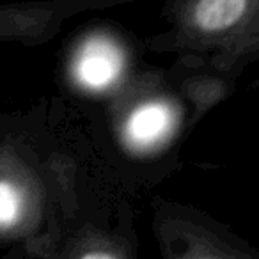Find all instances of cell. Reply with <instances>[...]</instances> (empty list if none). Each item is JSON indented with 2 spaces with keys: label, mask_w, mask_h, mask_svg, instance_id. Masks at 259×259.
Segmentation results:
<instances>
[{
  "label": "cell",
  "mask_w": 259,
  "mask_h": 259,
  "mask_svg": "<svg viewBox=\"0 0 259 259\" xmlns=\"http://www.w3.org/2000/svg\"><path fill=\"white\" fill-rule=\"evenodd\" d=\"M163 16L169 30L156 50L236 61L259 45V0H169Z\"/></svg>",
  "instance_id": "cell-1"
},
{
  "label": "cell",
  "mask_w": 259,
  "mask_h": 259,
  "mask_svg": "<svg viewBox=\"0 0 259 259\" xmlns=\"http://www.w3.org/2000/svg\"><path fill=\"white\" fill-rule=\"evenodd\" d=\"M66 16L55 0L30 2L0 8V41H18L23 45H41L57 34Z\"/></svg>",
  "instance_id": "cell-2"
},
{
  "label": "cell",
  "mask_w": 259,
  "mask_h": 259,
  "mask_svg": "<svg viewBox=\"0 0 259 259\" xmlns=\"http://www.w3.org/2000/svg\"><path fill=\"white\" fill-rule=\"evenodd\" d=\"M124 55L114 39L101 34L87 37L73 59V76L82 87L103 91L121 75Z\"/></svg>",
  "instance_id": "cell-3"
},
{
  "label": "cell",
  "mask_w": 259,
  "mask_h": 259,
  "mask_svg": "<svg viewBox=\"0 0 259 259\" xmlns=\"http://www.w3.org/2000/svg\"><path fill=\"white\" fill-rule=\"evenodd\" d=\"M172 126V112L160 101L139 103L130 112L124 122V139L132 146H155L169 134Z\"/></svg>",
  "instance_id": "cell-4"
},
{
  "label": "cell",
  "mask_w": 259,
  "mask_h": 259,
  "mask_svg": "<svg viewBox=\"0 0 259 259\" xmlns=\"http://www.w3.org/2000/svg\"><path fill=\"white\" fill-rule=\"evenodd\" d=\"M27 208L23 187L9 178H0V233L15 231Z\"/></svg>",
  "instance_id": "cell-5"
},
{
  "label": "cell",
  "mask_w": 259,
  "mask_h": 259,
  "mask_svg": "<svg viewBox=\"0 0 259 259\" xmlns=\"http://www.w3.org/2000/svg\"><path fill=\"white\" fill-rule=\"evenodd\" d=\"M130 2H135V0H55L57 8L61 9V13L68 20L83 11L107 9V8H114V6L130 4Z\"/></svg>",
  "instance_id": "cell-6"
}]
</instances>
